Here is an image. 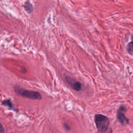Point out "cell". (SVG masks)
Here are the masks:
<instances>
[{
    "mask_svg": "<svg viewBox=\"0 0 133 133\" xmlns=\"http://www.w3.org/2000/svg\"><path fill=\"white\" fill-rule=\"evenodd\" d=\"M95 123L98 130L100 132H105L109 128L110 125L108 117L101 114L95 115Z\"/></svg>",
    "mask_w": 133,
    "mask_h": 133,
    "instance_id": "6da1fadb",
    "label": "cell"
},
{
    "mask_svg": "<svg viewBox=\"0 0 133 133\" xmlns=\"http://www.w3.org/2000/svg\"><path fill=\"white\" fill-rule=\"evenodd\" d=\"M14 90L17 94L24 98L33 100H41L42 99V96L38 91L26 90L17 86L14 87Z\"/></svg>",
    "mask_w": 133,
    "mask_h": 133,
    "instance_id": "7a4b0ae2",
    "label": "cell"
},
{
    "mask_svg": "<svg viewBox=\"0 0 133 133\" xmlns=\"http://www.w3.org/2000/svg\"><path fill=\"white\" fill-rule=\"evenodd\" d=\"M63 126H64V127L65 128V129L66 130H70L71 129V128H70V126H69L68 124H66V123H64Z\"/></svg>",
    "mask_w": 133,
    "mask_h": 133,
    "instance_id": "ba28073f",
    "label": "cell"
},
{
    "mask_svg": "<svg viewBox=\"0 0 133 133\" xmlns=\"http://www.w3.org/2000/svg\"><path fill=\"white\" fill-rule=\"evenodd\" d=\"M24 8L25 10L28 13H31L33 11V8L32 4L30 3V2H26L24 5Z\"/></svg>",
    "mask_w": 133,
    "mask_h": 133,
    "instance_id": "8992f818",
    "label": "cell"
},
{
    "mask_svg": "<svg viewBox=\"0 0 133 133\" xmlns=\"http://www.w3.org/2000/svg\"><path fill=\"white\" fill-rule=\"evenodd\" d=\"M2 105L7 107L9 108V109L12 110H15V109L14 108L12 103L10 99H6L5 100H4L2 102Z\"/></svg>",
    "mask_w": 133,
    "mask_h": 133,
    "instance_id": "5b68a950",
    "label": "cell"
},
{
    "mask_svg": "<svg viewBox=\"0 0 133 133\" xmlns=\"http://www.w3.org/2000/svg\"><path fill=\"white\" fill-rule=\"evenodd\" d=\"M127 50L128 52L132 55L133 54V41L129 42L127 46Z\"/></svg>",
    "mask_w": 133,
    "mask_h": 133,
    "instance_id": "52a82bcc",
    "label": "cell"
},
{
    "mask_svg": "<svg viewBox=\"0 0 133 133\" xmlns=\"http://www.w3.org/2000/svg\"><path fill=\"white\" fill-rule=\"evenodd\" d=\"M126 108L124 105H121L117 109L116 117L120 124L123 126H125L129 123V119L126 116L125 112Z\"/></svg>",
    "mask_w": 133,
    "mask_h": 133,
    "instance_id": "3957f363",
    "label": "cell"
},
{
    "mask_svg": "<svg viewBox=\"0 0 133 133\" xmlns=\"http://www.w3.org/2000/svg\"><path fill=\"white\" fill-rule=\"evenodd\" d=\"M0 131L1 133H5V129L3 127V124H1V127H0Z\"/></svg>",
    "mask_w": 133,
    "mask_h": 133,
    "instance_id": "9c48e42d",
    "label": "cell"
},
{
    "mask_svg": "<svg viewBox=\"0 0 133 133\" xmlns=\"http://www.w3.org/2000/svg\"><path fill=\"white\" fill-rule=\"evenodd\" d=\"M65 79L67 83L75 90L79 91L83 89V85L80 82L76 81L68 76H66Z\"/></svg>",
    "mask_w": 133,
    "mask_h": 133,
    "instance_id": "277c9868",
    "label": "cell"
}]
</instances>
